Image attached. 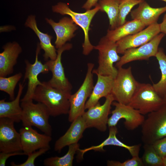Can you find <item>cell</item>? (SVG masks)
<instances>
[{
  "mask_svg": "<svg viewBox=\"0 0 166 166\" xmlns=\"http://www.w3.org/2000/svg\"><path fill=\"white\" fill-rule=\"evenodd\" d=\"M71 94V92L57 89L48 81H43L37 87L33 99L44 105L50 116L55 117L69 113Z\"/></svg>",
  "mask_w": 166,
  "mask_h": 166,
  "instance_id": "6da1fadb",
  "label": "cell"
},
{
  "mask_svg": "<svg viewBox=\"0 0 166 166\" xmlns=\"http://www.w3.org/2000/svg\"><path fill=\"white\" fill-rule=\"evenodd\" d=\"M33 101H21L23 126H34L45 134L51 136L52 129L49 122L50 115L48 109L42 103L35 104Z\"/></svg>",
  "mask_w": 166,
  "mask_h": 166,
  "instance_id": "7a4b0ae2",
  "label": "cell"
},
{
  "mask_svg": "<svg viewBox=\"0 0 166 166\" xmlns=\"http://www.w3.org/2000/svg\"><path fill=\"white\" fill-rule=\"evenodd\" d=\"M94 49L98 51V66L93 69V73L111 76L114 79L116 77L118 69L113 64L120 58L118 55L116 43L110 40L105 36L102 38L98 44Z\"/></svg>",
  "mask_w": 166,
  "mask_h": 166,
  "instance_id": "3957f363",
  "label": "cell"
},
{
  "mask_svg": "<svg viewBox=\"0 0 166 166\" xmlns=\"http://www.w3.org/2000/svg\"><path fill=\"white\" fill-rule=\"evenodd\" d=\"M165 104L164 100L148 83H139L128 105L144 115L156 111Z\"/></svg>",
  "mask_w": 166,
  "mask_h": 166,
  "instance_id": "277c9868",
  "label": "cell"
},
{
  "mask_svg": "<svg viewBox=\"0 0 166 166\" xmlns=\"http://www.w3.org/2000/svg\"><path fill=\"white\" fill-rule=\"evenodd\" d=\"M52 9L54 12L63 15H69L74 22L82 29L85 36L84 42L82 44L83 54L85 55L89 54L94 49V46L91 44L89 38V26L94 15L100 10L98 4L93 9L86 10L83 13H77L72 10L67 4L62 2L53 6Z\"/></svg>",
  "mask_w": 166,
  "mask_h": 166,
  "instance_id": "5b68a950",
  "label": "cell"
},
{
  "mask_svg": "<svg viewBox=\"0 0 166 166\" xmlns=\"http://www.w3.org/2000/svg\"><path fill=\"white\" fill-rule=\"evenodd\" d=\"M142 140L144 144H152L166 137V104L158 110L148 114L142 124Z\"/></svg>",
  "mask_w": 166,
  "mask_h": 166,
  "instance_id": "8992f818",
  "label": "cell"
},
{
  "mask_svg": "<svg viewBox=\"0 0 166 166\" xmlns=\"http://www.w3.org/2000/svg\"><path fill=\"white\" fill-rule=\"evenodd\" d=\"M134 77L131 67L118 68V73L114 79L111 93L114 101L128 105L139 84Z\"/></svg>",
  "mask_w": 166,
  "mask_h": 166,
  "instance_id": "52a82bcc",
  "label": "cell"
},
{
  "mask_svg": "<svg viewBox=\"0 0 166 166\" xmlns=\"http://www.w3.org/2000/svg\"><path fill=\"white\" fill-rule=\"evenodd\" d=\"M94 65L93 63L87 64L86 74L82 84L77 91L70 96L68 113V120L70 122L82 116L85 111L87 100L90 96L94 86L92 72Z\"/></svg>",
  "mask_w": 166,
  "mask_h": 166,
  "instance_id": "ba28073f",
  "label": "cell"
},
{
  "mask_svg": "<svg viewBox=\"0 0 166 166\" xmlns=\"http://www.w3.org/2000/svg\"><path fill=\"white\" fill-rule=\"evenodd\" d=\"M104 103L99 102L85 111L82 116L87 128H94L101 132L106 131L108 125L109 115L111 113V105L114 101L112 94L105 97Z\"/></svg>",
  "mask_w": 166,
  "mask_h": 166,
  "instance_id": "9c48e42d",
  "label": "cell"
},
{
  "mask_svg": "<svg viewBox=\"0 0 166 166\" xmlns=\"http://www.w3.org/2000/svg\"><path fill=\"white\" fill-rule=\"evenodd\" d=\"M115 108L111 112L112 115L109 118V127L116 126L118 122L124 119L125 128L129 130H133L141 125L145 118L137 110L128 105L122 104L117 102H113Z\"/></svg>",
  "mask_w": 166,
  "mask_h": 166,
  "instance_id": "30bf717a",
  "label": "cell"
},
{
  "mask_svg": "<svg viewBox=\"0 0 166 166\" xmlns=\"http://www.w3.org/2000/svg\"><path fill=\"white\" fill-rule=\"evenodd\" d=\"M165 34H159L148 43L138 47L126 50L116 62V67L119 68L129 62L136 60H147L151 57H155L158 46Z\"/></svg>",
  "mask_w": 166,
  "mask_h": 166,
  "instance_id": "8fae6325",
  "label": "cell"
},
{
  "mask_svg": "<svg viewBox=\"0 0 166 166\" xmlns=\"http://www.w3.org/2000/svg\"><path fill=\"white\" fill-rule=\"evenodd\" d=\"M72 45L66 43L57 50V56L55 60H48L45 63L52 73L51 78L48 81L52 87L64 91L71 92L72 86L66 77L61 63V55L63 52L72 48Z\"/></svg>",
  "mask_w": 166,
  "mask_h": 166,
  "instance_id": "7c38bea8",
  "label": "cell"
},
{
  "mask_svg": "<svg viewBox=\"0 0 166 166\" xmlns=\"http://www.w3.org/2000/svg\"><path fill=\"white\" fill-rule=\"evenodd\" d=\"M41 49L40 44L38 43L36 51L35 61L33 64L30 63L28 60L25 61V72L23 81L27 79L28 83L26 92L21 101L33 100L36 89L38 85L42 84V82L38 79V76L41 73H47L49 71L45 64H42L38 59Z\"/></svg>",
  "mask_w": 166,
  "mask_h": 166,
  "instance_id": "4fadbf2b",
  "label": "cell"
},
{
  "mask_svg": "<svg viewBox=\"0 0 166 166\" xmlns=\"http://www.w3.org/2000/svg\"><path fill=\"white\" fill-rule=\"evenodd\" d=\"M14 122L7 118H0V152L22 151L19 132L14 127Z\"/></svg>",
  "mask_w": 166,
  "mask_h": 166,
  "instance_id": "5bb4252c",
  "label": "cell"
},
{
  "mask_svg": "<svg viewBox=\"0 0 166 166\" xmlns=\"http://www.w3.org/2000/svg\"><path fill=\"white\" fill-rule=\"evenodd\" d=\"M160 32L159 24L157 22L149 25L145 29L117 41L116 43L117 53L123 54L128 49L137 47L144 44Z\"/></svg>",
  "mask_w": 166,
  "mask_h": 166,
  "instance_id": "9a60e30c",
  "label": "cell"
},
{
  "mask_svg": "<svg viewBox=\"0 0 166 166\" xmlns=\"http://www.w3.org/2000/svg\"><path fill=\"white\" fill-rule=\"evenodd\" d=\"M19 132L22 151L26 155L41 148H50L51 136L39 133L30 126H23Z\"/></svg>",
  "mask_w": 166,
  "mask_h": 166,
  "instance_id": "2e32d148",
  "label": "cell"
},
{
  "mask_svg": "<svg viewBox=\"0 0 166 166\" xmlns=\"http://www.w3.org/2000/svg\"><path fill=\"white\" fill-rule=\"evenodd\" d=\"M55 31L56 39L55 42V47L58 49L65 44L75 36L74 32L78 28L77 25L71 18L64 17L58 22H55L52 19H45Z\"/></svg>",
  "mask_w": 166,
  "mask_h": 166,
  "instance_id": "e0dca14e",
  "label": "cell"
},
{
  "mask_svg": "<svg viewBox=\"0 0 166 166\" xmlns=\"http://www.w3.org/2000/svg\"><path fill=\"white\" fill-rule=\"evenodd\" d=\"M64 135L55 142L54 149L59 152L65 147L77 143L82 137L83 133L87 128L85 121L82 116L75 119Z\"/></svg>",
  "mask_w": 166,
  "mask_h": 166,
  "instance_id": "ac0fdd59",
  "label": "cell"
},
{
  "mask_svg": "<svg viewBox=\"0 0 166 166\" xmlns=\"http://www.w3.org/2000/svg\"><path fill=\"white\" fill-rule=\"evenodd\" d=\"M3 49V51L0 53V77H6L13 73L22 49L16 42L6 44Z\"/></svg>",
  "mask_w": 166,
  "mask_h": 166,
  "instance_id": "d6986e66",
  "label": "cell"
},
{
  "mask_svg": "<svg viewBox=\"0 0 166 166\" xmlns=\"http://www.w3.org/2000/svg\"><path fill=\"white\" fill-rule=\"evenodd\" d=\"M166 12V6L159 8L150 6L144 0L139 4L138 7L131 12L132 19L138 20L146 26L157 22L160 16Z\"/></svg>",
  "mask_w": 166,
  "mask_h": 166,
  "instance_id": "ffe728a7",
  "label": "cell"
},
{
  "mask_svg": "<svg viewBox=\"0 0 166 166\" xmlns=\"http://www.w3.org/2000/svg\"><path fill=\"white\" fill-rule=\"evenodd\" d=\"M96 74L97 76V81L90 96L86 103L85 110L94 106L99 102L101 98H105L111 93L114 78L111 76Z\"/></svg>",
  "mask_w": 166,
  "mask_h": 166,
  "instance_id": "44dd1931",
  "label": "cell"
},
{
  "mask_svg": "<svg viewBox=\"0 0 166 166\" xmlns=\"http://www.w3.org/2000/svg\"><path fill=\"white\" fill-rule=\"evenodd\" d=\"M24 86L23 84H19L18 93L14 100L9 102L5 99L0 101V118H7L16 123L21 121L22 109L20 102Z\"/></svg>",
  "mask_w": 166,
  "mask_h": 166,
  "instance_id": "7402d4cb",
  "label": "cell"
},
{
  "mask_svg": "<svg viewBox=\"0 0 166 166\" xmlns=\"http://www.w3.org/2000/svg\"><path fill=\"white\" fill-rule=\"evenodd\" d=\"M109 128V135L108 137L100 144L92 146L83 150L79 149L81 153V156L85 152L91 150L95 151H104V147L108 145H114L124 148L127 149L132 157L138 156L140 150L141 144L129 146L126 145L118 139L116 136L117 133V129L116 126Z\"/></svg>",
  "mask_w": 166,
  "mask_h": 166,
  "instance_id": "603a6c76",
  "label": "cell"
},
{
  "mask_svg": "<svg viewBox=\"0 0 166 166\" xmlns=\"http://www.w3.org/2000/svg\"><path fill=\"white\" fill-rule=\"evenodd\" d=\"M25 25L32 29L38 37L40 41L39 44L41 48L45 52L43 55L45 60L46 61L49 58L51 60H55L57 56V50L51 44L52 37L48 34L44 33L39 30L35 16L32 15L28 16Z\"/></svg>",
  "mask_w": 166,
  "mask_h": 166,
  "instance_id": "cb8c5ba5",
  "label": "cell"
},
{
  "mask_svg": "<svg viewBox=\"0 0 166 166\" xmlns=\"http://www.w3.org/2000/svg\"><path fill=\"white\" fill-rule=\"evenodd\" d=\"M146 26L140 22L133 19L126 22L123 25L113 30L109 29L105 36L114 42L129 35L133 34L143 30Z\"/></svg>",
  "mask_w": 166,
  "mask_h": 166,
  "instance_id": "d4e9b609",
  "label": "cell"
},
{
  "mask_svg": "<svg viewBox=\"0 0 166 166\" xmlns=\"http://www.w3.org/2000/svg\"><path fill=\"white\" fill-rule=\"evenodd\" d=\"M121 0H100L98 5L101 11L105 12L109 20L110 30L118 27L119 5Z\"/></svg>",
  "mask_w": 166,
  "mask_h": 166,
  "instance_id": "484cf974",
  "label": "cell"
},
{
  "mask_svg": "<svg viewBox=\"0 0 166 166\" xmlns=\"http://www.w3.org/2000/svg\"><path fill=\"white\" fill-rule=\"evenodd\" d=\"M77 143L68 146L67 153L61 157H51L45 159L43 165L45 166H72L75 154L79 149Z\"/></svg>",
  "mask_w": 166,
  "mask_h": 166,
  "instance_id": "4316f807",
  "label": "cell"
},
{
  "mask_svg": "<svg viewBox=\"0 0 166 166\" xmlns=\"http://www.w3.org/2000/svg\"><path fill=\"white\" fill-rule=\"evenodd\" d=\"M155 57L158 61L161 75L159 81L152 85L159 95L163 98L166 93V55L162 48H158Z\"/></svg>",
  "mask_w": 166,
  "mask_h": 166,
  "instance_id": "83f0119b",
  "label": "cell"
},
{
  "mask_svg": "<svg viewBox=\"0 0 166 166\" xmlns=\"http://www.w3.org/2000/svg\"><path fill=\"white\" fill-rule=\"evenodd\" d=\"M22 77L21 72L8 77H0V90L7 93L11 101L15 99L14 89Z\"/></svg>",
  "mask_w": 166,
  "mask_h": 166,
  "instance_id": "f1b7e54d",
  "label": "cell"
},
{
  "mask_svg": "<svg viewBox=\"0 0 166 166\" xmlns=\"http://www.w3.org/2000/svg\"><path fill=\"white\" fill-rule=\"evenodd\" d=\"M143 148L141 159L144 166H163L162 158L157 153L152 144H144Z\"/></svg>",
  "mask_w": 166,
  "mask_h": 166,
  "instance_id": "f546056e",
  "label": "cell"
},
{
  "mask_svg": "<svg viewBox=\"0 0 166 166\" xmlns=\"http://www.w3.org/2000/svg\"><path fill=\"white\" fill-rule=\"evenodd\" d=\"M144 0H121L119 5V14L118 27L126 22V16L135 5L139 4Z\"/></svg>",
  "mask_w": 166,
  "mask_h": 166,
  "instance_id": "4dcf8cb0",
  "label": "cell"
},
{
  "mask_svg": "<svg viewBox=\"0 0 166 166\" xmlns=\"http://www.w3.org/2000/svg\"><path fill=\"white\" fill-rule=\"evenodd\" d=\"M108 166H144V164L141 158L138 156L132 157V158L123 162L119 161L108 160L107 161Z\"/></svg>",
  "mask_w": 166,
  "mask_h": 166,
  "instance_id": "1f68e13d",
  "label": "cell"
},
{
  "mask_svg": "<svg viewBox=\"0 0 166 166\" xmlns=\"http://www.w3.org/2000/svg\"><path fill=\"white\" fill-rule=\"evenodd\" d=\"M50 148H42L29 154L28 157L24 162L19 164H16L14 162H12L11 165L13 166H34V162L36 159L39 156L45 153Z\"/></svg>",
  "mask_w": 166,
  "mask_h": 166,
  "instance_id": "d6a6232c",
  "label": "cell"
},
{
  "mask_svg": "<svg viewBox=\"0 0 166 166\" xmlns=\"http://www.w3.org/2000/svg\"><path fill=\"white\" fill-rule=\"evenodd\" d=\"M152 144L160 157L162 158L166 156V137L156 141Z\"/></svg>",
  "mask_w": 166,
  "mask_h": 166,
  "instance_id": "836d02e7",
  "label": "cell"
},
{
  "mask_svg": "<svg viewBox=\"0 0 166 166\" xmlns=\"http://www.w3.org/2000/svg\"><path fill=\"white\" fill-rule=\"evenodd\" d=\"M25 154L23 152H2L0 153V166L6 165V161L10 157L17 155H24Z\"/></svg>",
  "mask_w": 166,
  "mask_h": 166,
  "instance_id": "e575fe53",
  "label": "cell"
},
{
  "mask_svg": "<svg viewBox=\"0 0 166 166\" xmlns=\"http://www.w3.org/2000/svg\"><path fill=\"white\" fill-rule=\"evenodd\" d=\"M100 0H87L86 2L82 6V8L86 10H90L93 7L95 6L98 4V2Z\"/></svg>",
  "mask_w": 166,
  "mask_h": 166,
  "instance_id": "d590c367",
  "label": "cell"
},
{
  "mask_svg": "<svg viewBox=\"0 0 166 166\" xmlns=\"http://www.w3.org/2000/svg\"><path fill=\"white\" fill-rule=\"evenodd\" d=\"M160 32L166 34V13L164 14L161 23L159 24Z\"/></svg>",
  "mask_w": 166,
  "mask_h": 166,
  "instance_id": "8d00e7d4",
  "label": "cell"
},
{
  "mask_svg": "<svg viewBox=\"0 0 166 166\" xmlns=\"http://www.w3.org/2000/svg\"><path fill=\"white\" fill-rule=\"evenodd\" d=\"M163 165L166 166V156L162 158Z\"/></svg>",
  "mask_w": 166,
  "mask_h": 166,
  "instance_id": "74e56055",
  "label": "cell"
},
{
  "mask_svg": "<svg viewBox=\"0 0 166 166\" xmlns=\"http://www.w3.org/2000/svg\"><path fill=\"white\" fill-rule=\"evenodd\" d=\"M163 98L164 100L165 104H166V93L164 97H163Z\"/></svg>",
  "mask_w": 166,
  "mask_h": 166,
  "instance_id": "f35d334b",
  "label": "cell"
},
{
  "mask_svg": "<svg viewBox=\"0 0 166 166\" xmlns=\"http://www.w3.org/2000/svg\"><path fill=\"white\" fill-rule=\"evenodd\" d=\"M161 0L164 1L166 2V0Z\"/></svg>",
  "mask_w": 166,
  "mask_h": 166,
  "instance_id": "ab89813d",
  "label": "cell"
}]
</instances>
